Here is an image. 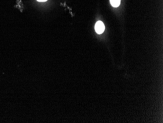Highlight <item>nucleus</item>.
I'll list each match as a JSON object with an SVG mask.
<instances>
[{
	"label": "nucleus",
	"instance_id": "2",
	"mask_svg": "<svg viewBox=\"0 0 163 123\" xmlns=\"http://www.w3.org/2000/svg\"><path fill=\"white\" fill-rule=\"evenodd\" d=\"M110 2L112 7H117L120 5L121 0H110Z\"/></svg>",
	"mask_w": 163,
	"mask_h": 123
},
{
	"label": "nucleus",
	"instance_id": "3",
	"mask_svg": "<svg viewBox=\"0 0 163 123\" xmlns=\"http://www.w3.org/2000/svg\"><path fill=\"white\" fill-rule=\"evenodd\" d=\"M38 1H39V2H46L47 0H37Z\"/></svg>",
	"mask_w": 163,
	"mask_h": 123
},
{
	"label": "nucleus",
	"instance_id": "1",
	"mask_svg": "<svg viewBox=\"0 0 163 123\" xmlns=\"http://www.w3.org/2000/svg\"><path fill=\"white\" fill-rule=\"evenodd\" d=\"M95 29L96 32L98 34L102 33L104 32L105 29V27L104 23L101 21H98L95 24Z\"/></svg>",
	"mask_w": 163,
	"mask_h": 123
}]
</instances>
